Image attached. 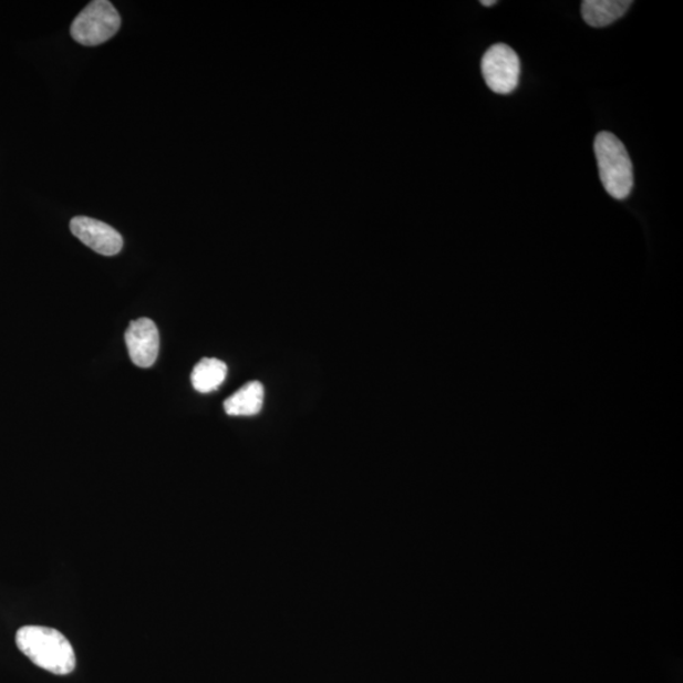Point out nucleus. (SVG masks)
Here are the masks:
<instances>
[{
    "instance_id": "f257e3e1",
    "label": "nucleus",
    "mask_w": 683,
    "mask_h": 683,
    "mask_svg": "<svg viewBox=\"0 0 683 683\" xmlns=\"http://www.w3.org/2000/svg\"><path fill=\"white\" fill-rule=\"evenodd\" d=\"M15 643L35 666L53 675L64 676L75 670L76 658L73 645L56 629L40 625L22 627L17 632Z\"/></svg>"
},
{
    "instance_id": "f03ea898",
    "label": "nucleus",
    "mask_w": 683,
    "mask_h": 683,
    "mask_svg": "<svg viewBox=\"0 0 683 683\" xmlns=\"http://www.w3.org/2000/svg\"><path fill=\"white\" fill-rule=\"evenodd\" d=\"M600 179L606 190L618 200L631 195L634 185L633 164L628 151L613 133L600 132L593 144Z\"/></svg>"
},
{
    "instance_id": "7ed1b4c3",
    "label": "nucleus",
    "mask_w": 683,
    "mask_h": 683,
    "mask_svg": "<svg viewBox=\"0 0 683 683\" xmlns=\"http://www.w3.org/2000/svg\"><path fill=\"white\" fill-rule=\"evenodd\" d=\"M121 27L117 9L106 0L89 3L71 24L73 39L84 46H97L113 38Z\"/></svg>"
},
{
    "instance_id": "20e7f679",
    "label": "nucleus",
    "mask_w": 683,
    "mask_h": 683,
    "mask_svg": "<svg viewBox=\"0 0 683 683\" xmlns=\"http://www.w3.org/2000/svg\"><path fill=\"white\" fill-rule=\"evenodd\" d=\"M482 70L486 85L496 94H510L519 84L520 60L508 44L496 43L487 50Z\"/></svg>"
},
{
    "instance_id": "39448f33",
    "label": "nucleus",
    "mask_w": 683,
    "mask_h": 683,
    "mask_svg": "<svg viewBox=\"0 0 683 683\" xmlns=\"http://www.w3.org/2000/svg\"><path fill=\"white\" fill-rule=\"evenodd\" d=\"M73 235L93 251L114 256L121 252L123 238L113 227L87 217H75L70 221Z\"/></svg>"
},
{
    "instance_id": "423d86ee",
    "label": "nucleus",
    "mask_w": 683,
    "mask_h": 683,
    "mask_svg": "<svg viewBox=\"0 0 683 683\" xmlns=\"http://www.w3.org/2000/svg\"><path fill=\"white\" fill-rule=\"evenodd\" d=\"M130 358L136 366L148 369L158 356L159 334L156 324L148 318L133 321L126 331Z\"/></svg>"
},
{
    "instance_id": "0eeeda50",
    "label": "nucleus",
    "mask_w": 683,
    "mask_h": 683,
    "mask_svg": "<svg viewBox=\"0 0 683 683\" xmlns=\"http://www.w3.org/2000/svg\"><path fill=\"white\" fill-rule=\"evenodd\" d=\"M632 4L628 0H584L581 13L584 22L600 29L622 18Z\"/></svg>"
},
{
    "instance_id": "6e6552de",
    "label": "nucleus",
    "mask_w": 683,
    "mask_h": 683,
    "mask_svg": "<svg viewBox=\"0 0 683 683\" xmlns=\"http://www.w3.org/2000/svg\"><path fill=\"white\" fill-rule=\"evenodd\" d=\"M265 389L260 381H250L225 402L230 416H252L262 411Z\"/></svg>"
},
{
    "instance_id": "1a4fd4ad",
    "label": "nucleus",
    "mask_w": 683,
    "mask_h": 683,
    "mask_svg": "<svg viewBox=\"0 0 683 683\" xmlns=\"http://www.w3.org/2000/svg\"><path fill=\"white\" fill-rule=\"evenodd\" d=\"M228 374V368L218 359H203L192 372V384L197 392L207 394L215 392Z\"/></svg>"
},
{
    "instance_id": "9d476101",
    "label": "nucleus",
    "mask_w": 683,
    "mask_h": 683,
    "mask_svg": "<svg viewBox=\"0 0 683 683\" xmlns=\"http://www.w3.org/2000/svg\"><path fill=\"white\" fill-rule=\"evenodd\" d=\"M482 4L484 7H493L495 4H498V2H496V0H487V2H486V0H484V2H482Z\"/></svg>"
}]
</instances>
